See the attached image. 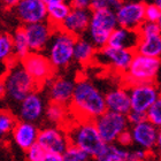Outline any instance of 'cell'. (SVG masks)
I'll return each instance as SVG.
<instances>
[{"instance_id":"7bdbcfd3","label":"cell","mask_w":161,"mask_h":161,"mask_svg":"<svg viewBox=\"0 0 161 161\" xmlns=\"http://www.w3.org/2000/svg\"><path fill=\"white\" fill-rule=\"evenodd\" d=\"M158 25H159V29H160V34H161V19H160V21L158 22Z\"/></svg>"},{"instance_id":"4316f807","label":"cell","mask_w":161,"mask_h":161,"mask_svg":"<svg viewBox=\"0 0 161 161\" xmlns=\"http://www.w3.org/2000/svg\"><path fill=\"white\" fill-rule=\"evenodd\" d=\"M16 62L14 57V47L12 35L0 32V64L10 66Z\"/></svg>"},{"instance_id":"277c9868","label":"cell","mask_w":161,"mask_h":161,"mask_svg":"<svg viewBox=\"0 0 161 161\" xmlns=\"http://www.w3.org/2000/svg\"><path fill=\"white\" fill-rule=\"evenodd\" d=\"M76 39L74 36L61 29H54L46 48V57L55 70L67 68L74 61V48Z\"/></svg>"},{"instance_id":"ac0fdd59","label":"cell","mask_w":161,"mask_h":161,"mask_svg":"<svg viewBox=\"0 0 161 161\" xmlns=\"http://www.w3.org/2000/svg\"><path fill=\"white\" fill-rule=\"evenodd\" d=\"M129 130L132 136V142L134 144L137 145L138 148L145 150L147 152H151L155 148L159 136V129L151 122L145 121L143 123L131 127Z\"/></svg>"},{"instance_id":"e0dca14e","label":"cell","mask_w":161,"mask_h":161,"mask_svg":"<svg viewBox=\"0 0 161 161\" xmlns=\"http://www.w3.org/2000/svg\"><path fill=\"white\" fill-rule=\"evenodd\" d=\"M91 20L90 10H82L71 8L67 19L64 21L61 25V30L74 36L75 38H80L86 36L89 24Z\"/></svg>"},{"instance_id":"8992f818","label":"cell","mask_w":161,"mask_h":161,"mask_svg":"<svg viewBox=\"0 0 161 161\" xmlns=\"http://www.w3.org/2000/svg\"><path fill=\"white\" fill-rule=\"evenodd\" d=\"M160 69L161 60L135 53L129 69L122 75L124 86L129 87L141 83H155Z\"/></svg>"},{"instance_id":"8fae6325","label":"cell","mask_w":161,"mask_h":161,"mask_svg":"<svg viewBox=\"0 0 161 161\" xmlns=\"http://www.w3.org/2000/svg\"><path fill=\"white\" fill-rule=\"evenodd\" d=\"M115 14L119 27L137 31L145 22V3L142 1H122Z\"/></svg>"},{"instance_id":"5bb4252c","label":"cell","mask_w":161,"mask_h":161,"mask_svg":"<svg viewBox=\"0 0 161 161\" xmlns=\"http://www.w3.org/2000/svg\"><path fill=\"white\" fill-rule=\"evenodd\" d=\"M14 12L23 25L47 21V8L44 0H20L14 6Z\"/></svg>"},{"instance_id":"7a4b0ae2","label":"cell","mask_w":161,"mask_h":161,"mask_svg":"<svg viewBox=\"0 0 161 161\" xmlns=\"http://www.w3.org/2000/svg\"><path fill=\"white\" fill-rule=\"evenodd\" d=\"M64 130L67 131L70 144L86 152L92 158H97L106 146L96 128L94 121L75 119V121L69 122Z\"/></svg>"},{"instance_id":"d6986e66","label":"cell","mask_w":161,"mask_h":161,"mask_svg":"<svg viewBox=\"0 0 161 161\" xmlns=\"http://www.w3.org/2000/svg\"><path fill=\"white\" fill-rule=\"evenodd\" d=\"M39 130L40 129H38L36 124L24 122V121H19L16 122L13 131H12L14 143L20 148L27 151L31 146L37 144Z\"/></svg>"},{"instance_id":"4fadbf2b","label":"cell","mask_w":161,"mask_h":161,"mask_svg":"<svg viewBox=\"0 0 161 161\" xmlns=\"http://www.w3.org/2000/svg\"><path fill=\"white\" fill-rule=\"evenodd\" d=\"M135 52L122 48H115L112 46H105L98 51L96 59H99L104 64L112 68L116 73L124 75L130 67V64L134 59Z\"/></svg>"},{"instance_id":"f546056e","label":"cell","mask_w":161,"mask_h":161,"mask_svg":"<svg viewBox=\"0 0 161 161\" xmlns=\"http://www.w3.org/2000/svg\"><path fill=\"white\" fill-rule=\"evenodd\" d=\"M62 155H64V161H89V159L91 158L86 152L71 144L68 146Z\"/></svg>"},{"instance_id":"b9f144b4","label":"cell","mask_w":161,"mask_h":161,"mask_svg":"<svg viewBox=\"0 0 161 161\" xmlns=\"http://www.w3.org/2000/svg\"><path fill=\"white\" fill-rule=\"evenodd\" d=\"M154 3L159 7V8H160V10H161V0H155Z\"/></svg>"},{"instance_id":"d4e9b609","label":"cell","mask_w":161,"mask_h":161,"mask_svg":"<svg viewBox=\"0 0 161 161\" xmlns=\"http://www.w3.org/2000/svg\"><path fill=\"white\" fill-rule=\"evenodd\" d=\"M70 109L68 106L55 103H48L45 111V118L48 122L54 124V127H60L62 124L69 123L68 118H69Z\"/></svg>"},{"instance_id":"f1b7e54d","label":"cell","mask_w":161,"mask_h":161,"mask_svg":"<svg viewBox=\"0 0 161 161\" xmlns=\"http://www.w3.org/2000/svg\"><path fill=\"white\" fill-rule=\"evenodd\" d=\"M16 122L15 116L10 112L0 111V137L12 132Z\"/></svg>"},{"instance_id":"83f0119b","label":"cell","mask_w":161,"mask_h":161,"mask_svg":"<svg viewBox=\"0 0 161 161\" xmlns=\"http://www.w3.org/2000/svg\"><path fill=\"white\" fill-rule=\"evenodd\" d=\"M129 151L118 144H106L104 151L98 155L97 161H128Z\"/></svg>"},{"instance_id":"2e32d148","label":"cell","mask_w":161,"mask_h":161,"mask_svg":"<svg viewBox=\"0 0 161 161\" xmlns=\"http://www.w3.org/2000/svg\"><path fill=\"white\" fill-rule=\"evenodd\" d=\"M23 29L31 52H43L46 50L54 32V28L47 21L23 25Z\"/></svg>"},{"instance_id":"7c38bea8","label":"cell","mask_w":161,"mask_h":161,"mask_svg":"<svg viewBox=\"0 0 161 161\" xmlns=\"http://www.w3.org/2000/svg\"><path fill=\"white\" fill-rule=\"evenodd\" d=\"M37 144L44 148L45 152L64 154L70 145L67 131L60 127H45L39 130Z\"/></svg>"},{"instance_id":"6da1fadb","label":"cell","mask_w":161,"mask_h":161,"mask_svg":"<svg viewBox=\"0 0 161 161\" xmlns=\"http://www.w3.org/2000/svg\"><path fill=\"white\" fill-rule=\"evenodd\" d=\"M68 107L77 120L94 121L107 111L105 94L87 78L76 80L74 94Z\"/></svg>"},{"instance_id":"4dcf8cb0","label":"cell","mask_w":161,"mask_h":161,"mask_svg":"<svg viewBox=\"0 0 161 161\" xmlns=\"http://www.w3.org/2000/svg\"><path fill=\"white\" fill-rule=\"evenodd\" d=\"M146 116H147L148 122H151L159 130H161V96L147 111Z\"/></svg>"},{"instance_id":"8d00e7d4","label":"cell","mask_w":161,"mask_h":161,"mask_svg":"<svg viewBox=\"0 0 161 161\" xmlns=\"http://www.w3.org/2000/svg\"><path fill=\"white\" fill-rule=\"evenodd\" d=\"M118 145H120L121 147H128V146H130L134 142H132V136H131V132L130 130H127L122 132L120 135V137L118 138V141H116Z\"/></svg>"},{"instance_id":"f35d334b","label":"cell","mask_w":161,"mask_h":161,"mask_svg":"<svg viewBox=\"0 0 161 161\" xmlns=\"http://www.w3.org/2000/svg\"><path fill=\"white\" fill-rule=\"evenodd\" d=\"M42 161H64V155L59 153H50L46 152Z\"/></svg>"},{"instance_id":"5b68a950","label":"cell","mask_w":161,"mask_h":161,"mask_svg":"<svg viewBox=\"0 0 161 161\" xmlns=\"http://www.w3.org/2000/svg\"><path fill=\"white\" fill-rule=\"evenodd\" d=\"M119 27L116 14L112 9L91 12V20L86 36L98 51L107 46L112 32Z\"/></svg>"},{"instance_id":"d590c367","label":"cell","mask_w":161,"mask_h":161,"mask_svg":"<svg viewBox=\"0 0 161 161\" xmlns=\"http://www.w3.org/2000/svg\"><path fill=\"white\" fill-rule=\"evenodd\" d=\"M148 157H150V152L142 148H135L132 151H129L128 161H147Z\"/></svg>"},{"instance_id":"ba28073f","label":"cell","mask_w":161,"mask_h":161,"mask_svg":"<svg viewBox=\"0 0 161 161\" xmlns=\"http://www.w3.org/2000/svg\"><path fill=\"white\" fill-rule=\"evenodd\" d=\"M20 62L39 86H44L55 75V69L43 52H30Z\"/></svg>"},{"instance_id":"ab89813d","label":"cell","mask_w":161,"mask_h":161,"mask_svg":"<svg viewBox=\"0 0 161 161\" xmlns=\"http://www.w3.org/2000/svg\"><path fill=\"white\" fill-rule=\"evenodd\" d=\"M3 97H6V84L3 77H0V99H3Z\"/></svg>"},{"instance_id":"9c48e42d","label":"cell","mask_w":161,"mask_h":161,"mask_svg":"<svg viewBox=\"0 0 161 161\" xmlns=\"http://www.w3.org/2000/svg\"><path fill=\"white\" fill-rule=\"evenodd\" d=\"M130 96L131 111L147 113L152 105L161 96L159 86L155 83L135 84L128 87Z\"/></svg>"},{"instance_id":"e575fe53","label":"cell","mask_w":161,"mask_h":161,"mask_svg":"<svg viewBox=\"0 0 161 161\" xmlns=\"http://www.w3.org/2000/svg\"><path fill=\"white\" fill-rule=\"evenodd\" d=\"M127 120L129 125L134 127V125H137V124H141L143 122H145V121H147V116H146V113L130 111V113L127 115Z\"/></svg>"},{"instance_id":"74e56055","label":"cell","mask_w":161,"mask_h":161,"mask_svg":"<svg viewBox=\"0 0 161 161\" xmlns=\"http://www.w3.org/2000/svg\"><path fill=\"white\" fill-rule=\"evenodd\" d=\"M71 8L82 10H90L91 9V1L89 0H74L71 1Z\"/></svg>"},{"instance_id":"d6a6232c","label":"cell","mask_w":161,"mask_h":161,"mask_svg":"<svg viewBox=\"0 0 161 161\" xmlns=\"http://www.w3.org/2000/svg\"><path fill=\"white\" fill-rule=\"evenodd\" d=\"M161 19V10L154 3H145V21L158 23Z\"/></svg>"},{"instance_id":"9a60e30c","label":"cell","mask_w":161,"mask_h":161,"mask_svg":"<svg viewBox=\"0 0 161 161\" xmlns=\"http://www.w3.org/2000/svg\"><path fill=\"white\" fill-rule=\"evenodd\" d=\"M46 106L42 94L36 91L24 98L19 105V118L20 121L36 124L45 116Z\"/></svg>"},{"instance_id":"3957f363","label":"cell","mask_w":161,"mask_h":161,"mask_svg":"<svg viewBox=\"0 0 161 161\" xmlns=\"http://www.w3.org/2000/svg\"><path fill=\"white\" fill-rule=\"evenodd\" d=\"M3 80L6 84V96L15 103H21L24 98L36 92L40 87L22 67L21 62L19 64L17 61L10 64L3 76Z\"/></svg>"},{"instance_id":"ffe728a7","label":"cell","mask_w":161,"mask_h":161,"mask_svg":"<svg viewBox=\"0 0 161 161\" xmlns=\"http://www.w3.org/2000/svg\"><path fill=\"white\" fill-rule=\"evenodd\" d=\"M107 111L127 116L131 111L130 96L128 87H114L105 93Z\"/></svg>"},{"instance_id":"7402d4cb","label":"cell","mask_w":161,"mask_h":161,"mask_svg":"<svg viewBox=\"0 0 161 161\" xmlns=\"http://www.w3.org/2000/svg\"><path fill=\"white\" fill-rule=\"evenodd\" d=\"M45 3L47 8V22L54 29H60L70 12L71 6L62 0H45Z\"/></svg>"},{"instance_id":"44dd1931","label":"cell","mask_w":161,"mask_h":161,"mask_svg":"<svg viewBox=\"0 0 161 161\" xmlns=\"http://www.w3.org/2000/svg\"><path fill=\"white\" fill-rule=\"evenodd\" d=\"M138 43H139V35L137 31L118 27L112 32L107 45L115 48H122V50H129L135 52Z\"/></svg>"},{"instance_id":"52a82bcc","label":"cell","mask_w":161,"mask_h":161,"mask_svg":"<svg viewBox=\"0 0 161 161\" xmlns=\"http://www.w3.org/2000/svg\"><path fill=\"white\" fill-rule=\"evenodd\" d=\"M98 132L106 144H115L120 135L129 130L127 116L118 113L106 111L94 120Z\"/></svg>"},{"instance_id":"60d3db41","label":"cell","mask_w":161,"mask_h":161,"mask_svg":"<svg viewBox=\"0 0 161 161\" xmlns=\"http://www.w3.org/2000/svg\"><path fill=\"white\" fill-rule=\"evenodd\" d=\"M155 151L158 153V155L161 158V130H159V136H158V141H157V145H155Z\"/></svg>"},{"instance_id":"30bf717a","label":"cell","mask_w":161,"mask_h":161,"mask_svg":"<svg viewBox=\"0 0 161 161\" xmlns=\"http://www.w3.org/2000/svg\"><path fill=\"white\" fill-rule=\"evenodd\" d=\"M44 86H46L50 103L69 106L76 86V80L64 75H54Z\"/></svg>"},{"instance_id":"cb8c5ba5","label":"cell","mask_w":161,"mask_h":161,"mask_svg":"<svg viewBox=\"0 0 161 161\" xmlns=\"http://www.w3.org/2000/svg\"><path fill=\"white\" fill-rule=\"evenodd\" d=\"M135 53L161 60V35L147 38H139Z\"/></svg>"},{"instance_id":"1f68e13d","label":"cell","mask_w":161,"mask_h":161,"mask_svg":"<svg viewBox=\"0 0 161 161\" xmlns=\"http://www.w3.org/2000/svg\"><path fill=\"white\" fill-rule=\"evenodd\" d=\"M137 32L139 35V38H147V37H153V36L161 35L158 23L147 22V21H145L144 23L142 24L141 28L137 30Z\"/></svg>"},{"instance_id":"603a6c76","label":"cell","mask_w":161,"mask_h":161,"mask_svg":"<svg viewBox=\"0 0 161 161\" xmlns=\"http://www.w3.org/2000/svg\"><path fill=\"white\" fill-rule=\"evenodd\" d=\"M98 48L87 39V37H80L76 39L74 48V61L82 66L90 64L96 59Z\"/></svg>"},{"instance_id":"484cf974","label":"cell","mask_w":161,"mask_h":161,"mask_svg":"<svg viewBox=\"0 0 161 161\" xmlns=\"http://www.w3.org/2000/svg\"><path fill=\"white\" fill-rule=\"evenodd\" d=\"M13 38V47H14V57L15 60H22L30 53V46H29V42L25 36L23 27L17 28L12 35Z\"/></svg>"},{"instance_id":"836d02e7","label":"cell","mask_w":161,"mask_h":161,"mask_svg":"<svg viewBox=\"0 0 161 161\" xmlns=\"http://www.w3.org/2000/svg\"><path fill=\"white\" fill-rule=\"evenodd\" d=\"M27 161H42L46 152L38 144H35L29 150H27Z\"/></svg>"}]
</instances>
